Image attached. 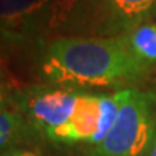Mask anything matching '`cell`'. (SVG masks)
I'll list each match as a JSON object with an SVG mask.
<instances>
[{"mask_svg": "<svg viewBox=\"0 0 156 156\" xmlns=\"http://www.w3.org/2000/svg\"><path fill=\"white\" fill-rule=\"evenodd\" d=\"M49 83L64 88L112 87L134 83L149 71L124 38L61 36L46 46L41 64Z\"/></svg>", "mask_w": 156, "mask_h": 156, "instance_id": "cell-1", "label": "cell"}, {"mask_svg": "<svg viewBox=\"0 0 156 156\" xmlns=\"http://www.w3.org/2000/svg\"><path fill=\"white\" fill-rule=\"evenodd\" d=\"M120 110L104 140L88 156H145L156 132L153 95L134 88L120 90Z\"/></svg>", "mask_w": 156, "mask_h": 156, "instance_id": "cell-2", "label": "cell"}, {"mask_svg": "<svg viewBox=\"0 0 156 156\" xmlns=\"http://www.w3.org/2000/svg\"><path fill=\"white\" fill-rule=\"evenodd\" d=\"M155 5L156 0H84L73 22L94 32L133 30Z\"/></svg>", "mask_w": 156, "mask_h": 156, "instance_id": "cell-3", "label": "cell"}, {"mask_svg": "<svg viewBox=\"0 0 156 156\" xmlns=\"http://www.w3.org/2000/svg\"><path fill=\"white\" fill-rule=\"evenodd\" d=\"M80 94L74 88H36L25 97L29 120L45 134L68 122Z\"/></svg>", "mask_w": 156, "mask_h": 156, "instance_id": "cell-4", "label": "cell"}, {"mask_svg": "<svg viewBox=\"0 0 156 156\" xmlns=\"http://www.w3.org/2000/svg\"><path fill=\"white\" fill-rule=\"evenodd\" d=\"M101 119V94H88L80 91L74 112L68 122L61 127L48 132L45 136L55 143L73 145L85 142L88 146H93L100 132Z\"/></svg>", "mask_w": 156, "mask_h": 156, "instance_id": "cell-5", "label": "cell"}, {"mask_svg": "<svg viewBox=\"0 0 156 156\" xmlns=\"http://www.w3.org/2000/svg\"><path fill=\"white\" fill-rule=\"evenodd\" d=\"M49 0H0V30L10 42H22L45 20Z\"/></svg>", "mask_w": 156, "mask_h": 156, "instance_id": "cell-6", "label": "cell"}, {"mask_svg": "<svg viewBox=\"0 0 156 156\" xmlns=\"http://www.w3.org/2000/svg\"><path fill=\"white\" fill-rule=\"evenodd\" d=\"M84 0H49L44 20L45 36H55L71 26Z\"/></svg>", "mask_w": 156, "mask_h": 156, "instance_id": "cell-7", "label": "cell"}, {"mask_svg": "<svg viewBox=\"0 0 156 156\" xmlns=\"http://www.w3.org/2000/svg\"><path fill=\"white\" fill-rule=\"evenodd\" d=\"M123 38L139 59L147 65L156 64V23H142Z\"/></svg>", "mask_w": 156, "mask_h": 156, "instance_id": "cell-8", "label": "cell"}, {"mask_svg": "<svg viewBox=\"0 0 156 156\" xmlns=\"http://www.w3.org/2000/svg\"><path fill=\"white\" fill-rule=\"evenodd\" d=\"M23 117L16 110L0 108V155L9 151L22 136Z\"/></svg>", "mask_w": 156, "mask_h": 156, "instance_id": "cell-9", "label": "cell"}, {"mask_svg": "<svg viewBox=\"0 0 156 156\" xmlns=\"http://www.w3.org/2000/svg\"><path fill=\"white\" fill-rule=\"evenodd\" d=\"M0 156H42L38 152L28 151V149H9L5 153H2Z\"/></svg>", "mask_w": 156, "mask_h": 156, "instance_id": "cell-10", "label": "cell"}, {"mask_svg": "<svg viewBox=\"0 0 156 156\" xmlns=\"http://www.w3.org/2000/svg\"><path fill=\"white\" fill-rule=\"evenodd\" d=\"M145 156H156V132L153 134V139L151 142V146H149V149L146 152Z\"/></svg>", "mask_w": 156, "mask_h": 156, "instance_id": "cell-11", "label": "cell"}, {"mask_svg": "<svg viewBox=\"0 0 156 156\" xmlns=\"http://www.w3.org/2000/svg\"><path fill=\"white\" fill-rule=\"evenodd\" d=\"M6 104V93L3 88H0V108H5Z\"/></svg>", "mask_w": 156, "mask_h": 156, "instance_id": "cell-12", "label": "cell"}, {"mask_svg": "<svg viewBox=\"0 0 156 156\" xmlns=\"http://www.w3.org/2000/svg\"><path fill=\"white\" fill-rule=\"evenodd\" d=\"M2 80H3V74H2V64H0V88H2Z\"/></svg>", "mask_w": 156, "mask_h": 156, "instance_id": "cell-13", "label": "cell"}]
</instances>
